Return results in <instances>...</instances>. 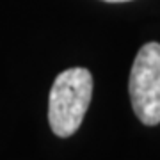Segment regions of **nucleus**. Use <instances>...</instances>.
Segmentation results:
<instances>
[{
    "mask_svg": "<svg viewBox=\"0 0 160 160\" xmlns=\"http://www.w3.org/2000/svg\"><path fill=\"white\" fill-rule=\"evenodd\" d=\"M92 96V77L86 68H69L57 75L48 98V123L59 137L80 128Z\"/></svg>",
    "mask_w": 160,
    "mask_h": 160,
    "instance_id": "f257e3e1",
    "label": "nucleus"
},
{
    "mask_svg": "<svg viewBox=\"0 0 160 160\" xmlns=\"http://www.w3.org/2000/svg\"><path fill=\"white\" fill-rule=\"evenodd\" d=\"M105 2H128V0H105Z\"/></svg>",
    "mask_w": 160,
    "mask_h": 160,
    "instance_id": "7ed1b4c3",
    "label": "nucleus"
},
{
    "mask_svg": "<svg viewBox=\"0 0 160 160\" xmlns=\"http://www.w3.org/2000/svg\"><path fill=\"white\" fill-rule=\"evenodd\" d=\"M132 107L141 123H160V43H146L137 52L128 80Z\"/></svg>",
    "mask_w": 160,
    "mask_h": 160,
    "instance_id": "f03ea898",
    "label": "nucleus"
}]
</instances>
